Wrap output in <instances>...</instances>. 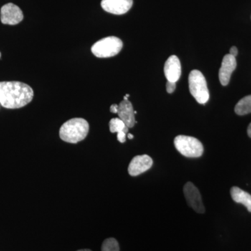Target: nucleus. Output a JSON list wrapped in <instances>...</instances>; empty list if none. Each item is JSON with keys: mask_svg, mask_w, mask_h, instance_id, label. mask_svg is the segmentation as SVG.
Listing matches in <instances>:
<instances>
[{"mask_svg": "<svg viewBox=\"0 0 251 251\" xmlns=\"http://www.w3.org/2000/svg\"><path fill=\"white\" fill-rule=\"evenodd\" d=\"M34 91L23 82L11 81L0 82V104L5 108H23L30 103Z\"/></svg>", "mask_w": 251, "mask_h": 251, "instance_id": "1", "label": "nucleus"}, {"mask_svg": "<svg viewBox=\"0 0 251 251\" xmlns=\"http://www.w3.org/2000/svg\"><path fill=\"white\" fill-rule=\"evenodd\" d=\"M90 125L85 119L74 118L66 122L59 129V137L63 141L75 144L85 139Z\"/></svg>", "mask_w": 251, "mask_h": 251, "instance_id": "2", "label": "nucleus"}, {"mask_svg": "<svg viewBox=\"0 0 251 251\" xmlns=\"http://www.w3.org/2000/svg\"><path fill=\"white\" fill-rule=\"evenodd\" d=\"M123 43L116 36H108L97 41L92 47V53L99 58H108L117 55L121 51Z\"/></svg>", "mask_w": 251, "mask_h": 251, "instance_id": "3", "label": "nucleus"}, {"mask_svg": "<svg viewBox=\"0 0 251 251\" xmlns=\"http://www.w3.org/2000/svg\"><path fill=\"white\" fill-rule=\"evenodd\" d=\"M174 143L176 150L188 158H198L204 152L202 144L193 137L178 135L175 138Z\"/></svg>", "mask_w": 251, "mask_h": 251, "instance_id": "4", "label": "nucleus"}, {"mask_svg": "<svg viewBox=\"0 0 251 251\" xmlns=\"http://www.w3.org/2000/svg\"><path fill=\"white\" fill-rule=\"evenodd\" d=\"M189 90L195 99L201 104H205L209 99V92L205 77L198 70H193L188 77Z\"/></svg>", "mask_w": 251, "mask_h": 251, "instance_id": "5", "label": "nucleus"}, {"mask_svg": "<svg viewBox=\"0 0 251 251\" xmlns=\"http://www.w3.org/2000/svg\"><path fill=\"white\" fill-rule=\"evenodd\" d=\"M184 193L188 205L199 214H204L205 208L198 188L193 183L187 182L184 187Z\"/></svg>", "mask_w": 251, "mask_h": 251, "instance_id": "6", "label": "nucleus"}, {"mask_svg": "<svg viewBox=\"0 0 251 251\" xmlns=\"http://www.w3.org/2000/svg\"><path fill=\"white\" fill-rule=\"evenodd\" d=\"M0 18L3 24L15 25L23 21V11L16 5L9 3L1 7Z\"/></svg>", "mask_w": 251, "mask_h": 251, "instance_id": "7", "label": "nucleus"}, {"mask_svg": "<svg viewBox=\"0 0 251 251\" xmlns=\"http://www.w3.org/2000/svg\"><path fill=\"white\" fill-rule=\"evenodd\" d=\"M153 160L148 155H139L135 156L130 161L128 172L130 176H135L143 174L151 168Z\"/></svg>", "mask_w": 251, "mask_h": 251, "instance_id": "8", "label": "nucleus"}, {"mask_svg": "<svg viewBox=\"0 0 251 251\" xmlns=\"http://www.w3.org/2000/svg\"><path fill=\"white\" fill-rule=\"evenodd\" d=\"M133 3V0H102L101 7L110 14L122 15L129 11Z\"/></svg>", "mask_w": 251, "mask_h": 251, "instance_id": "9", "label": "nucleus"}, {"mask_svg": "<svg viewBox=\"0 0 251 251\" xmlns=\"http://www.w3.org/2000/svg\"><path fill=\"white\" fill-rule=\"evenodd\" d=\"M237 67L236 57L227 54L225 55L219 70V80L221 85L226 86L228 85L230 80L231 75Z\"/></svg>", "mask_w": 251, "mask_h": 251, "instance_id": "10", "label": "nucleus"}, {"mask_svg": "<svg viewBox=\"0 0 251 251\" xmlns=\"http://www.w3.org/2000/svg\"><path fill=\"white\" fill-rule=\"evenodd\" d=\"M164 74L168 81L176 82L181 76V67L179 58L176 55H172L166 62Z\"/></svg>", "mask_w": 251, "mask_h": 251, "instance_id": "11", "label": "nucleus"}, {"mask_svg": "<svg viewBox=\"0 0 251 251\" xmlns=\"http://www.w3.org/2000/svg\"><path fill=\"white\" fill-rule=\"evenodd\" d=\"M133 110V105L129 100H123L119 105L118 112L119 118L125 122V125L128 128H133L135 124L136 123L135 120V112Z\"/></svg>", "mask_w": 251, "mask_h": 251, "instance_id": "12", "label": "nucleus"}, {"mask_svg": "<svg viewBox=\"0 0 251 251\" xmlns=\"http://www.w3.org/2000/svg\"><path fill=\"white\" fill-rule=\"evenodd\" d=\"M110 130L111 133H117V140L120 143H125L126 140V134L128 132V127L125 122L120 118L112 119L109 123Z\"/></svg>", "mask_w": 251, "mask_h": 251, "instance_id": "13", "label": "nucleus"}, {"mask_svg": "<svg viewBox=\"0 0 251 251\" xmlns=\"http://www.w3.org/2000/svg\"><path fill=\"white\" fill-rule=\"evenodd\" d=\"M231 196L234 202L240 203L247 207L248 211L251 212V195L242 189L234 186L230 190Z\"/></svg>", "mask_w": 251, "mask_h": 251, "instance_id": "14", "label": "nucleus"}, {"mask_svg": "<svg viewBox=\"0 0 251 251\" xmlns=\"http://www.w3.org/2000/svg\"><path fill=\"white\" fill-rule=\"evenodd\" d=\"M234 111L238 115H245L251 113V95L241 99L236 105Z\"/></svg>", "mask_w": 251, "mask_h": 251, "instance_id": "15", "label": "nucleus"}, {"mask_svg": "<svg viewBox=\"0 0 251 251\" xmlns=\"http://www.w3.org/2000/svg\"><path fill=\"white\" fill-rule=\"evenodd\" d=\"M102 251H120L118 242L114 238H108L104 241L101 247Z\"/></svg>", "mask_w": 251, "mask_h": 251, "instance_id": "16", "label": "nucleus"}, {"mask_svg": "<svg viewBox=\"0 0 251 251\" xmlns=\"http://www.w3.org/2000/svg\"><path fill=\"white\" fill-rule=\"evenodd\" d=\"M176 89V82H170L168 81L166 83L167 92L169 94L173 93Z\"/></svg>", "mask_w": 251, "mask_h": 251, "instance_id": "17", "label": "nucleus"}, {"mask_svg": "<svg viewBox=\"0 0 251 251\" xmlns=\"http://www.w3.org/2000/svg\"><path fill=\"white\" fill-rule=\"evenodd\" d=\"M238 54V50L236 46H232L230 50H229V54L233 56V57H236V56Z\"/></svg>", "mask_w": 251, "mask_h": 251, "instance_id": "18", "label": "nucleus"}, {"mask_svg": "<svg viewBox=\"0 0 251 251\" xmlns=\"http://www.w3.org/2000/svg\"><path fill=\"white\" fill-rule=\"evenodd\" d=\"M118 108L119 105L113 104V105L110 106V112H112V113H117V112H118Z\"/></svg>", "mask_w": 251, "mask_h": 251, "instance_id": "19", "label": "nucleus"}, {"mask_svg": "<svg viewBox=\"0 0 251 251\" xmlns=\"http://www.w3.org/2000/svg\"><path fill=\"white\" fill-rule=\"evenodd\" d=\"M248 135L251 138V123L249 125V127H248Z\"/></svg>", "mask_w": 251, "mask_h": 251, "instance_id": "20", "label": "nucleus"}, {"mask_svg": "<svg viewBox=\"0 0 251 251\" xmlns=\"http://www.w3.org/2000/svg\"><path fill=\"white\" fill-rule=\"evenodd\" d=\"M128 139H133V138H134V136H133V135L130 134V133H128Z\"/></svg>", "mask_w": 251, "mask_h": 251, "instance_id": "21", "label": "nucleus"}, {"mask_svg": "<svg viewBox=\"0 0 251 251\" xmlns=\"http://www.w3.org/2000/svg\"><path fill=\"white\" fill-rule=\"evenodd\" d=\"M77 251H92L90 250V249H81V250H78Z\"/></svg>", "mask_w": 251, "mask_h": 251, "instance_id": "22", "label": "nucleus"}, {"mask_svg": "<svg viewBox=\"0 0 251 251\" xmlns=\"http://www.w3.org/2000/svg\"><path fill=\"white\" fill-rule=\"evenodd\" d=\"M126 97L127 98H128V97H129V94H126Z\"/></svg>", "mask_w": 251, "mask_h": 251, "instance_id": "23", "label": "nucleus"}, {"mask_svg": "<svg viewBox=\"0 0 251 251\" xmlns=\"http://www.w3.org/2000/svg\"><path fill=\"white\" fill-rule=\"evenodd\" d=\"M0 58H1V52H0Z\"/></svg>", "mask_w": 251, "mask_h": 251, "instance_id": "24", "label": "nucleus"}]
</instances>
